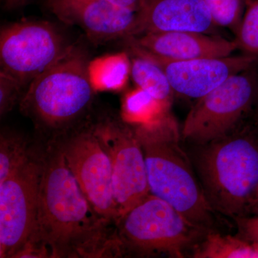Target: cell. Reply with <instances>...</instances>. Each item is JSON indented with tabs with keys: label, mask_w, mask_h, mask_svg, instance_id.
Returning a JSON list of instances; mask_svg holds the SVG:
<instances>
[{
	"label": "cell",
	"mask_w": 258,
	"mask_h": 258,
	"mask_svg": "<svg viewBox=\"0 0 258 258\" xmlns=\"http://www.w3.org/2000/svg\"><path fill=\"white\" fill-rule=\"evenodd\" d=\"M71 46L50 22L24 20L8 24L0 31V71L27 88Z\"/></svg>",
	"instance_id": "cell-7"
},
{
	"label": "cell",
	"mask_w": 258,
	"mask_h": 258,
	"mask_svg": "<svg viewBox=\"0 0 258 258\" xmlns=\"http://www.w3.org/2000/svg\"><path fill=\"white\" fill-rule=\"evenodd\" d=\"M42 172L41 142L0 183V257L14 258L36 228Z\"/></svg>",
	"instance_id": "cell-9"
},
{
	"label": "cell",
	"mask_w": 258,
	"mask_h": 258,
	"mask_svg": "<svg viewBox=\"0 0 258 258\" xmlns=\"http://www.w3.org/2000/svg\"><path fill=\"white\" fill-rule=\"evenodd\" d=\"M171 108L137 87L123 99L122 118L132 125L143 124L161 118L171 111Z\"/></svg>",
	"instance_id": "cell-18"
},
{
	"label": "cell",
	"mask_w": 258,
	"mask_h": 258,
	"mask_svg": "<svg viewBox=\"0 0 258 258\" xmlns=\"http://www.w3.org/2000/svg\"><path fill=\"white\" fill-rule=\"evenodd\" d=\"M206 231L152 194L125 214L116 225L121 255L140 257H184Z\"/></svg>",
	"instance_id": "cell-5"
},
{
	"label": "cell",
	"mask_w": 258,
	"mask_h": 258,
	"mask_svg": "<svg viewBox=\"0 0 258 258\" xmlns=\"http://www.w3.org/2000/svg\"><path fill=\"white\" fill-rule=\"evenodd\" d=\"M132 125L143 150L150 194L193 225L210 230L215 210L181 147V129L175 116L169 111L149 123Z\"/></svg>",
	"instance_id": "cell-3"
},
{
	"label": "cell",
	"mask_w": 258,
	"mask_h": 258,
	"mask_svg": "<svg viewBox=\"0 0 258 258\" xmlns=\"http://www.w3.org/2000/svg\"><path fill=\"white\" fill-rule=\"evenodd\" d=\"M40 141L38 217L28 240L43 244L50 258L119 257L116 226L100 216L88 202L57 142Z\"/></svg>",
	"instance_id": "cell-1"
},
{
	"label": "cell",
	"mask_w": 258,
	"mask_h": 258,
	"mask_svg": "<svg viewBox=\"0 0 258 258\" xmlns=\"http://www.w3.org/2000/svg\"><path fill=\"white\" fill-rule=\"evenodd\" d=\"M54 140L88 202L100 216L116 226L120 217L113 195V167L95 134L92 118Z\"/></svg>",
	"instance_id": "cell-8"
},
{
	"label": "cell",
	"mask_w": 258,
	"mask_h": 258,
	"mask_svg": "<svg viewBox=\"0 0 258 258\" xmlns=\"http://www.w3.org/2000/svg\"><path fill=\"white\" fill-rule=\"evenodd\" d=\"M117 6L139 12L142 9L143 0H108Z\"/></svg>",
	"instance_id": "cell-23"
},
{
	"label": "cell",
	"mask_w": 258,
	"mask_h": 258,
	"mask_svg": "<svg viewBox=\"0 0 258 258\" xmlns=\"http://www.w3.org/2000/svg\"><path fill=\"white\" fill-rule=\"evenodd\" d=\"M30 0H4V8L7 10H11L20 8Z\"/></svg>",
	"instance_id": "cell-24"
},
{
	"label": "cell",
	"mask_w": 258,
	"mask_h": 258,
	"mask_svg": "<svg viewBox=\"0 0 258 258\" xmlns=\"http://www.w3.org/2000/svg\"><path fill=\"white\" fill-rule=\"evenodd\" d=\"M95 98L91 63L83 47L72 45L55 64L29 84L19 103L42 140L60 138L91 118Z\"/></svg>",
	"instance_id": "cell-2"
},
{
	"label": "cell",
	"mask_w": 258,
	"mask_h": 258,
	"mask_svg": "<svg viewBox=\"0 0 258 258\" xmlns=\"http://www.w3.org/2000/svg\"><path fill=\"white\" fill-rule=\"evenodd\" d=\"M217 27L229 29L237 35L240 28L247 0H204Z\"/></svg>",
	"instance_id": "cell-19"
},
{
	"label": "cell",
	"mask_w": 258,
	"mask_h": 258,
	"mask_svg": "<svg viewBox=\"0 0 258 258\" xmlns=\"http://www.w3.org/2000/svg\"><path fill=\"white\" fill-rule=\"evenodd\" d=\"M235 40L243 53L258 57V0H247L245 13Z\"/></svg>",
	"instance_id": "cell-20"
},
{
	"label": "cell",
	"mask_w": 258,
	"mask_h": 258,
	"mask_svg": "<svg viewBox=\"0 0 258 258\" xmlns=\"http://www.w3.org/2000/svg\"><path fill=\"white\" fill-rule=\"evenodd\" d=\"M257 115H258V102H257Z\"/></svg>",
	"instance_id": "cell-27"
},
{
	"label": "cell",
	"mask_w": 258,
	"mask_h": 258,
	"mask_svg": "<svg viewBox=\"0 0 258 258\" xmlns=\"http://www.w3.org/2000/svg\"><path fill=\"white\" fill-rule=\"evenodd\" d=\"M125 40L133 54L168 61L226 57L238 50L235 40L198 32H149Z\"/></svg>",
	"instance_id": "cell-13"
},
{
	"label": "cell",
	"mask_w": 258,
	"mask_h": 258,
	"mask_svg": "<svg viewBox=\"0 0 258 258\" xmlns=\"http://www.w3.org/2000/svg\"><path fill=\"white\" fill-rule=\"evenodd\" d=\"M195 258H258L255 244L242 238L209 232L194 247Z\"/></svg>",
	"instance_id": "cell-16"
},
{
	"label": "cell",
	"mask_w": 258,
	"mask_h": 258,
	"mask_svg": "<svg viewBox=\"0 0 258 258\" xmlns=\"http://www.w3.org/2000/svg\"><path fill=\"white\" fill-rule=\"evenodd\" d=\"M202 146L196 166L209 203L235 220L246 216L258 199V134L247 128Z\"/></svg>",
	"instance_id": "cell-4"
},
{
	"label": "cell",
	"mask_w": 258,
	"mask_h": 258,
	"mask_svg": "<svg viewBox=\"0 0 258 258\" xmlns=\"http://www.w3.org/2000/svg\"><path fill=\"white\" fill-rule=\"evenodd\" d=\"M258 102L257 66L197 99L181 128L184 140L205 145L237 131Z\"/></svg>",
	"instance_id": "cell-6"
},
{
	"label": "cell",
	"mask_w": 258,
	"mask_h": 258,
	"mask_svg": "<svg viewBox=\"0 0 258 258\" xmlns=\"http://www.w3.org/2000/svg\"><path fill=\"white\" fill-rule=\"evenodd\" d=\"M216 28L204 0H147L131 37L173 31L212 34Z\"/></svg>",
	"instance_id": "cell-14"
},
{
	"label": "cell",
	"mask_w": 258,
	"mask_h": 258,
	"mask_svg": "<svg viewBox=\"0 0 258 258\" xmlns=\"http://www.w3.org/2000/svg\"><path fill=\"white\" fill-rule=\"evenodd\" d=\"M242 238L258 243V216H244L235 219Z\"/></svg>",
	"instance_id": "cell-22"
},
{
	"label": "cell",
	"mask_w": 258,
	"mask_h": 258,
	"mask_svg": "<svg viewBox=\"0 0 258 258\" xmlns=\"http://www.w3.org/2000/svg\"><path fill=\"white\" fill-rule=\"evenodd\" d=\"M26 88L19 81L0 71V115L4 116L20 103Z\"/></svg>",
	"instance_id": "cell-21"
},
{
	"label": "cell",
	"mask_w": 258,
	"mask_h": 258,
	"mask_svg": "<svg viewBox=\"0 0 258 258\" xmlns=\"http://www.w3.org/2000/svg\"><path fill=\"white\" fill-rule=\"evenodd\" d=\"M92 123L111 161L113 195L120 220L150 194L143 150L133 126L123 118L105 115L92 118Z\"/></svg>",
	"instance_id": "cell-10"
},
{
	"label": "cell",
	"mask_w": 258,
	"mask_h": 258,
	"mask_svg": "<svg viewBox=\"0 0 258 258\" xmlns=\"http://www.w3.org/2000/svg\"><path fill=\"white\" fill-rule=\"evenodd\" d=\"M131 62V76L137 87L166 106H171L174 91L167 76L154 61L136 55Z\"/></svg>",
	"instance_id": "cell-15"
},
{
	"label": "cell",
	"mask_w": 258,
	"mask_h": 258,
	"mask_svg": "<svg viewBox=\"0 0 258 258\" xmlns=\"http://www.w3.org/2000/svg\"><path fill=\"white\" fill-rule=\"evenodd\" d=\"M147 1V0H143V5L144 3H145V2ZM143 5H142V7H143Z\"/></svg>",
	"instance_id": "cell-26"
},
{
	"label": "cell",
	"mask_w": 258,
	"mask_h": 258,
	"mask_svg": "<svg viewBox=\"0 0 258 258\" xmlns=\"http://www.w3.org/2000/svg\"><path fill=\"white\" fill-rule=\"evenodd\" d=\"M35 142L12 129H3L0 136V183L8 179L30 157Z\"/></svg>",
	"instance_id": "cell-17"
},
{
	"label": "cell",
	"mask_w": 258,
	"mask_h": 258,
	"mask_svg": "<svg viewBox=\"0 0 258 258\" xmlns=\"http://www.w3.org/2000/svg\"><path fill=\"white\" fill-rule=\"evenodd\" d=\"M139 55L147 57L160 66L174 93L195 99L211 92L232 76L258 64V57L244 53L186 61H168Z\"/></svg>",
	"instance_id": "cell-11"
},
{
	"label": "cell",
	"mask_w": 258,
	"mask_h": 258,
	"mask_svg": "<svg viewBox=\"0 0 258 258\" xmlns=\"http://www.w3.org/2000/svg\"><path fill=\"white\" fill-rule=\"evenodd\" d=\"M47 5L59 20L79 27L94 42L131 37L138 14L108 0H47Z\"/></svg>",
	"instance_id": "cell-12"
},
{
	"label": "cell",
	"mask_w": 258,
	"mask_h": 258,
	"mask_svg": "<svg viewBox=\"0 0 258 258\" xmlns=\"http://www.w3.org/2000/svg\"><path fill=\"white\" fill-rule=\"evenodd\" d=\"M251 212L254 214V216H258V199L257 202L254 204L252 210H251Z\"/></svg>",
	"instance_id": "cell-25"
}]
</instances>
